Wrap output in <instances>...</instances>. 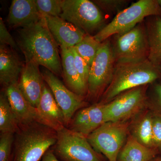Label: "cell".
<instances>
[{"label":"cell","mask_w":161,"mask_h":161,"mask_svg":"<svg viewBox=\"0 0 161 161\" xmlns=\"http://www.w3.org/2000/svg\"><path fill=\"white\" fill-rule=\"evenodd\" d=\"M24 65L15 50L0 45V83L4 89L18 83Z\"/></svg>","instance_id":"obj_18"},{"label":"cell","mask_w":161,"mask_h":161,"mask_svg":"<svg viewBox=\"0 0 161 161\" xmlns=\"http://www.w3.org/2000/svg\"><path fill=\"white\" fill-rule=\"evenodd\" d=\"M152 16H161V7L157 0H139L119 13L110 23L93 36L99 43H103L114 35L131 30Z\"/></svg>","instance_id":"obj_4"},{"label":"cell","mask_w":161,"mask_h":161,"mask_svg":"<svg viewBox=\"0 0 161 161\" xmlns=\"http://www.w3.org/2000/svg\"><path fill=\"white\" fill-rule=\"evenodd\" d=\"M58 139L52 148L62 161H106L92 147L87 137L65 127L57 132Z\"/></svg>","instance_id":"obj_7"},{"label":"cell","mask_w":161,"mask_h":161,"mask_svg":"<svg viewBox=\"0 0 161 161\" xmlns=\"http://www.w3.org/2000/svg\"><path fill=\"white\" fill-rule=\"evenodd\" d=\"M152 116L150 110H144L132 119L129 123V135L139 143L154 149L153 140Z\"/></svg>","instance_id":"obj_20"},{"label":"cell","mask_w":161,"mask_h":161,"mask_svg":"<svg viewBox=\"0 0 161 161\" xmlns=\"http://www.w3.org/2000/svg\"><path fill=\"white\" fill-rule=\"evenodd\" d=\"M159 69H160V70L161 71V67H160L159 68Z\"/></svg>","instance_id":"obj_35"},{"label":"cell","mask_w":161,"mask_h":161,"mask_svg":"<svg viewBox=\"0 0 161 161\" xmlns=\"http://www.w3.org/2000/svg\"><path fill=\"white\" fill-rule=\"evenodd\" d=\"M63 77L64 84L72 92L86 97L88 90L78 74L74 63V57L71 48L60 47Z\"/></svg>","instance_id":"obj_19"},{"label":"cell","mask_w":161,"mask_h":161,"mask_svg":"<svg viewBox=\"0 0 161 161\" xmlns=\"http://www.w3.org/2000/svg\"><path fill=\"white\" fill-rule=\"evenodd\" d=\"M17 43L25 57V62L32 61L62 77L59 45L43 16L39 22L20 29Z\"/></svg>","instance_id":"obj_1"},{"label":"cell","mask_w":161,"mask_h":161,"mask_svg":"<svg viewBox=\"0 0 161 161\" xmlns=\"http://www.w3.org/2000/svg\"><path fill=\"white\" fill-rule=\"evenodd\" d=\"M3 90L20 126L33 122L40 123L47 125L36 108L32 106L23 96L19 88L18 83L10 85Z\"/></svg>","instance_id":"obj_14"},{"label":"cell","mask_w":161,"mask_h":161,"mask_svg":"<svg viewBox=\"0 0 161 161\" xmlns=\"http://www.w3.org/2000/svg\"><path fill=\"white\" fill-rule=\"evenodd\" d=\"M93 2L104 11L109 14H118L130 1L127 0H96Z\"/></svg>","instance_id":"obj_28"},{"label":"cell","mask_w":161,"mask_h":161,"mask_svg":"<svg viewBox=\"0 0 161 161\" xmlns=\"http://www.w3.org/2000/svg\"><path fill=\"white\" fill-rule=\"evenodd\" d=\"M112 36L110 41L115 64L148 59L149 45L145 21L125 33Z\"/></svg>","instance_id":"obj_5"},{"label":"cell","mask_w":161,"mask_h":161,"mask_svg":"<svg viewBox=\"0 0 161 161\" xmlns=\"http://www.w3.org/2000/svg\"><path fill=\"white\" fill-rule=\"evenodd\" d=\"M147 107L153 115L161 117V82L149 85L147 91Z\"/></svg>","instance_id":"obj_25"},{"label":"cell","mask_w":161,"mask_h":161,"mask_svg":"<svg viewBox=\"0 0 161 161\" xmlns=\"http://www.w3.org/2000/svg\"><path fill=\"white\" fill-rule=\"evenodd\" d=\"M158 153V150L145 147L129 135L119 153L117 161H150Z\"/></svg>","instance_id":"obj_22"},{"label":"cell","mask_w":161,"mask_h":161,"mask_svg":"<svg viewBox=\"0 0 161 161\" xmlns=\"http://www.w3.org/2000/svg\"><path fill=\"white\" fill-rule=\"evenodd\" d=\"M71 49L74 55L75 67L80 76V79L88 90L90 66L86 61L80 57L75 47H71Z\"/></svg>","instance_id":"obj_29"},{"label":"cell","mask_w":161,"mask_h":161,"mask_svg":"<svg viewBox=\"0 0 161 161\" xmlns=\"http://www.w3.org/2000/svg\"><path fill=\"white\" fill-rule=\"evenodd\" d=\"M149 45L148 59L156 66L161 67V17H149L145 19Z\"/></svg>","instance_id":"obj_21"},{"label":"cell","mask_w":161,"mask_h":161,"mask_svg":"<svg viewBox=\"0 0 161 161\" xmlns=\"http://www.w3.org/2000/svg\"><path fill=\"white\" fill-rule=\"evenodd\" d=\"M158 2L159 5H160V6L161 7V0H157Z\"/></svg>","instance_id":"obj_34"},{"label":"cell","mask_w":161,"mask_h":161,"mask_svg":"<svg viewBox=\"0 0 161 161\" xmlns=\"http://www.w3.org/2000/svg\"><path fill=\"white\" fill-rule=\"evenodd\" d=\"M58 139V132L38 122L20 125L15 133L12 161H39Z\"/></svg>","instance_id":"obj_3"},{"label":"cell","mask_w":161,"mask_h":161,"mask_svg":"<svg viewBox=\"0 0 161 161\" xmlns=\"http://www.w3.org/2000/svg\"><path fill=\"white\" fill-rule=\"evenodd\" d=\"M115 63L109 39L101 43L90 66L87 97L97 100L109 85L114 75Z\"/></svg>","instance_id":"obj_10"},{"label":"cell","mask_w":161,"mask_h":161,"mask_svg":"<svg viewBox=\"0 0 161 161\" xmlns=\"http://www.w3.org/2000/svg\"><path fill=\"white\" fill-rule=\"evenodd\" d=\"M60 17L86 34L92 36L105 26V17L102 11L89 0H63Z\"/></svg>","instance_id":"obj_6"},{"label":"cell","mask_w":161,"mask_h":161,"mask_svg":"<svg viewBox=\"0 0 161 161\" xmlns=\"http://www.w3.org/2000/svg\"><path fill=\"white\" fill-rule=\"evenodd\" d=\"M42 17L35 0H13L9 7L7 22L13 28H23L39 22Z\"/></svg>","instance_id":"obj_17"},{"label":"cell","mask_w":161,"mask_h":161,"mask_svg":"<svg viewBox=\"0 0 161 161\" xmlns=\"http://www.w3.org/2000/svg\"><path fill=\"white\" fill-rule=\"evenodd\" d=\"M41 161H60L57 157L53 149H49L43 155Z\"/></svg>","instance_id":"obj_32"},{"label":"cell","mask_w":161,"mask_h":161,"mask_svg":"<svg viewBox=\"0 0 161 161\" xmlns=\"http://www.w3.org/2000/svg\"><path fill=\"white\" fill-rule=\"evenodd\" d=\"M0 43L6 45L15 50L19 49L17 43L10 34L2 18H0Z\"/></svg>","instance_id":"obj_30"},{"label":"cell","mask_w":161,"mask_h":161,"mask_svg":"<svg viewBox=\"0 0 161 161\" xmlns=\"http://www.w3.org/2000/svg\"><path fill=\"white\" fill-rule=\"evenodd\" d=\"M129 123L107 122L87 136L97 152L108 161H117L120 152L128 138Z\"/></svg>","instance_id":"obj_9"},{"label":"cell","mask_w":161,"mask_h":161,"mask_svg":"<svg viewBox=\"0 0 161 161\" xmlns=\"http://www.w3.org/2000/svg\"><path fill=\"white\" fill-rule=\"evenodd\" d=\"M101 43L95 40L93 36L86 34L74 47L80 57L91 66Z\"/></svg>","instance_id":"obj_24"},{"label":"cell","mask_w":161,"mask_h":161,"mask_svg":"<svg viewBox=\"0 0 161 161\" xmlns=\"http://www.w3.org/2000/svg\"><path fill=\"white\" fill-rule=\"evenodd\" d=\"M161 77L159 68L148 59L138 62L116 64L112 81L99 103H108L126 91L151 84Z\"/></svg>","instance_id":"obj_2"},{"label":"cell","mask_w":161,"mask_h":161,"mask_svg":"<svg viewBox=\"0 0 161 161\" xmlns=\"http://www.w3.org/2000/svg\"><path fill=\"white\" fill-rule=\"evenodd\" d=\"M105 122L104 104L99 102L78 110L67 128L87 137Z\"/></svg>","instance_id":"obj_13"},{"label":"cell","mask_w":161,"mask_h":161,"mask_svg":"<svg viewBox=\"0 0 161 161\" xmlns=\"http://www.w3.org/2000/svg\"><path fill=\"white\" fill-rule=\"evenodd\" d=\"M36 109L47 125L57 132L67 127L63 111L45 82Z\"/></svg>","instance_id":"obj_16"},{"label":"cell","mask_w":161,"mask_h":161,"mask_svg":"<svg viewBox=\"0 0 161 161\" xmlns=\"http://www.w3.org/2000/svg\"><path fill=\"white\" fill-rule=\"evenodd\" d=\"M41 73L44 81L63 111L68 127L75 113L80 109L87 107V103L85 101L86 97L72 92L64 84L57 75L48 69H43Z\"/></svg>","instance_id":"obj_11"},{"label":"cell","mask_w":161,"mask_h":161,"mask_svg":"<svg viewBox=\"0 0 161 161\" xmlns=\"http://www.w3.org/2000/svg\"><path fill=\"white\" fill-rule=\"evenodd\" d=\"M149 85L126 91L104 104L106 122H126L147 109V91Z\"/></svg>","instance_id":"obj_8"},{"label":"cell","mask_w":161,"mask_h":161,"mask_svg":"<svg viewBox=\"0 0 161 161\" xmlns=\"http://www.w3.org/2000/svg\"><path fill=\"white\" fill-rule=\"evenodd\" d=\"M20 125L4 90L0 95V132L15 133Z\"/></svg>","instance_id":"obj_23"},{"label":"cell","mask_w":161,"mask_h":161,"mask_svg":"<svg viewBox=\"0 0 161 161\" xmlns=\"http://www.w3.org/2000/svg\"><path fill=\"white\" fill-rule=\"evenodd\" d=\"M14 136L13 132H1L0 161H12Z\"/></svg>","instance_id":"obj_27"},{"label":"cell","mask_w":161,"mask_h":161,"mask_svg":"<svg viewBox=\"0 0 161 161\" xmlns=\"http://www.w3.org/2000/svg\"><path fill=\"white\" fill-rule=\"evenodd\" d=\"M152 134L154 149L161 150V117L153 114L152 116Z\"/></svg>","instance_id":"obj_31"},{"label":"cell","mask_w":161,"mask_h":161,"mask_svg":"<svg viewBox=\"0 0 161 161\" xmlns=\"http://www.w3.org/2000/svg\"><path fill=\"white\" fill-rule=\"evenodd\" d=\"M35 2L42 15L60 17L62 13V0H36Z\"/></svg>","instance_id":"obj_26"},{"label":"cell","mask_w":161,"mask_h":161,"mask_svg":"<svg viewBox=\"0 0 161 161\" xmlns=\"http://www.w3.org/2000/svg\"><path fill=\"white\" fill-rule=\"evenodd\" d=\"M43 16L50 31L60 47H74L86 35L60 17Z\"/></svg>","instance_id":"obj_15"},{"label":"cell","mask_w":161,"mask_h":161,"mask_svg":"<svg viewBox=\"0 0 161 161\" xmlns=\"http://www.w3.org/2000/svg\"><path fill=\"white\" fill-rule=\"evenodd\" d=\"M150 161H161V157H156Z\"/></svg>","instance_id":"obj_33"},{"label":"cell","mask_w":161,"mask_h":161,"mask_svg":"<svg viewBox=\"0 0 161 161\" xmlns=\"http://www.w3.org/2000/svg\"><path fill=\"white\" fill-rule=\"evenodd\" d=\"M40 65L32 62H25L18 81L19 88L26 100L36 108L43 92L45 81Z\"/></svg>","instance_id":"obj_12"}]
</instances>
